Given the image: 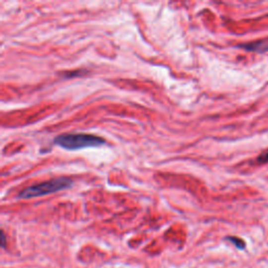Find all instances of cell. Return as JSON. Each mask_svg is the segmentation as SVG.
I'll return each instance as SVG.
<instances>
[{"instance_id": "3", "label": "cell", "mask_w": 268, "mask_h": 268, "mask_svg": "<svg viewBox=\"0 0 268 268\" xmlns=\"http://www.w3.org/2000/svg\"><path fill=\"white\" fill-rule=\"evenodd\" d=\"M239 47H242L245 51L248 52H256V53H266L268 52V38L263 40L255 41L251 43H245L239 45Z\"/></svg>"}, {"instance_id": "4", "label": "cell", "mask_w": 268, "mask_h": 268, "mask_svg": "<svg viewBox=\"0 0 268 268\" xmlns=\"http://www.w3.org/2000/svg\"><path fill=\"white\" fill-rule=\"evenodd\" d=\"M226 240L231 241L237 248H239V250H244L245 242L242 240V239L237 238V237H227Z\"/></svg>"}, {"instance_id": "1", "label": "cell", "mask_w": 268, "mask_h": 268, "mask_svg": "<svg viewBox=\"0 0 268 268\" xmlns=\"http://www.w3.org/2000/svg\"><path fill=\"white\" fill-rule=\"evenodd\" d=\"M57 146L68 151L101 147L106 143L104 138L87 133H67L57 136L54 140Z\"/></svg>"}, {"instance_id": "6", "label": "cell", "mask_w": 268, "mask_h": 268, "mask_svg": "<svg viewBox=\"0 0 268 268\" xmlns=\"http://www.w3.org/2000/svg\"><path fill=\"white\" fill-rule=\"evenodd\" d=\"M86 71L85 70H76L72 72H65V78H73V76H80L84 74Z\"/></svg>"}, {"instance_id": "2", "label": "cell", "mask_w": 268, "mask_h": 268, "mask_svg": "<svg viewBox=\"0 0 268 268\" xmlns=\"http://www.w3.org/2000/svg\"><path fill=\"white\" fill-rule=\"evenodd\" d=\"M73 185V180L68 177H60L51 180L43 181L41 184L34 185L23 189L18 195V198L20 199H30L46 196L50 194H54L60 191L71 188Z\"/></svg>"}, {"instance_id": "5", "label": "cell", "mask_w": 268, "mask_h": 268, "mask_svg": "<svg viewBox=\"0 0 268 268\" xmlns=\"http://www.w3.org/2000/svg\"><path fill=\"white\" fill-rule=\"evenodd\" d=\"M257 161L259 162V164H268V150L261 153V154L258 156Z\"/></svg>"}, {"instance_id": "7", "label": "cell", "mask_w": 268, "mask_h": 268, "mask_svg": "<svg viewBox=\"0 0 268 268\" xmlns=\"http://www.w3.org/2000/svg\"><path fill=\"white\" fill-rule=\"evenodd\" d=\"M1 246L2 248H5V234L3 231H1Z\"/></svg>"}]
</instances>
